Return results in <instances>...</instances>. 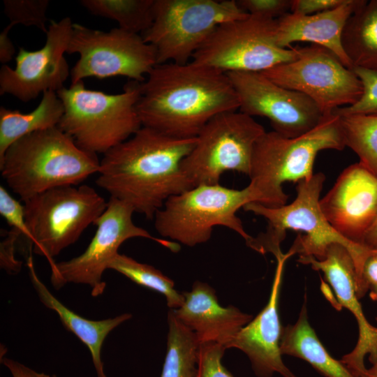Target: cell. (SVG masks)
<instances>
[{
	"mask_svg": "<svg viewBox=\"0 0 377 377\" xmlns=\"http://www.w3.org/2000/svg\"><path fill=\"white\" fill-rule=\"evenodd\" d=\"M376 286H377V251L364 265L357 293L359 299L362 298L369 289Z\"/></svg>",
	"mask_w": 377,
	"mask_h": 377,
	"instance_id": "37",
	"label": "cell"
},
{
	"mask_svg": "<svg viewBox=\"0 0 377 377\" xmlns=\"http://www.w3.org/2000/svg\"><path fill=\"white\" fill-rule=\"evenodd\" d=\"M25 221L32 239L29 251L54 258L74 244L101 216L108 202L88 186H63L42 192L24 202Z\"/></svg>",
	"mask_w": 377,
	"mask_h": 377,
	"instance_id": "8",
	"label": "cell"
},
{
	"mask_svg": "<svg viewBox=\"0 0 377 377\" xmlns=\"http://www.w3.org/2000/svg\"><path fill=\"white\" fill-rule=\"evenodd\" d=\"M249 187L238 190L202 184L169 198L156 213L154 226L163 237L188 246L207 242L213 228L221 226L239 234L250 248L255 238L244 228L236 213L252 202Z\"/></svg>",
	"mask_w": 377,
	"mask_h": 377,
	"instance_id": "7",
	"label": "cell"
},
{
	"mask_svg": "<svg viewBox=\"0 0 377 377\" xmlns=\"http://www.w3.org/2000/svg\"><path fill=\"white\" fill-rule=\"evenodd\" d=\"M297 261L323 272L340 306L355 318L359 331L357 343L352 351L342 357L341 362L355 376L360 377L367 368L365 357L369 355L370 362L377 358V327L367 320L359 302L357 276L350 253L343 246L334 244L327 249L322 260L299 256Z\"/></svg>",
	"mask_w": 377,
	"mask_h": 377,
	"instance_id": "17",
	"label": "cell"
},
{
	"mask_svg": "<svg viewBox=\"0 0 377 377\" xmlns=\"http://www.w3.org/2000/svg\"><path fill=\"white\" fill-rule=\"evenodd\" d=\"M167 353L161 377H198L200 342L171 309L168 316Z\"/></svg>",
	"mask_w": 377,
	"mask_h": 377,
	"instance_id": "26",
	"label": "cell"
},
{
	"mask_svg": "<svg viewBox=\"0 0 377 377\" xmlns=\"http://www.w3.org/2000/svg\"><path fill=\"white\" fill-rule=\"evenodd\" d=\"M108 269L118 272L140 286L163 294L171 309L179 308L184 302L183 294L174 288L173 281L151 265L117 253Z\"/></svg>",
	"mask_w": 377,
	"mask_h": 377,
	"instance_id": "29",
	"label": "cell"
},
{
	"mask_svg": "<svg viewBox=\"0 0 377 377\" xmlns=\"http://www.w3.org/2000/svg\"><path fill=\"white\" fill-rule=\"evenodd\" d=\"M280 349L282 355L302 359L325 377H356L326 350L308 320L306 302L295 323L282 330Z\"/></svg>",
	"mask_w": 377,
	"mask_h": 377,
	"instance_id": "23",
	"label": "cell"
},
{
	"mask_svg": "<svg viewBox=\"0 0 377 377\" xmlns=\"http://www.w3.org/2000/svg\"><path fill=\"white\" fill-rule=\"evenodd\" d=\"M293 256L281 251L274 256L277 264L268 302L258 316L241 329L228 348L241 350L249 357L258 377H297L284 364L280 349L282 330L279 304L285 263Z\"/></svg>",
	"mask_w": 377,
	"mask_h": 377,
	"instance_id": "19",
	"label": "cell"
},
{
	"mask_svg": "<svg viewBox=\"0 0 377 377\" xmlns=\"http://www.w3.org/2000/svg\"><path fill=\"white\" fill-rule=\"evenodd\" d=\"M227 75L238 96L239 111L268 119L273 131L283 136H300L325 116L308 96L280 86L260 72Z\"/></svg>",
	"mask_w": 377,
	"mask_h": 377,
	"instance_id": "15",
	"label": "cell"
},
{
	"mask_svg": "<svg viewBox=\"0 0 377 377\" xmlns=\"http://www.w3.org/2000/svg\"><path fill=\"white\" fill-rule=\"evenodd\" d=\"M346 0H292L290 13L313 15L334 9Z\"/></svg>",
	"mask_w": 377,
	"mask_h": 377,
	"instance_id": "36",
	"label": "cell"
},
{
	"mask_svg": "<svg viewBox=\"0 0 377 377\" xmlns=\"http://www.w3.org/2000/svg\"><path fill=\"white\" fill-rule=\"evenodd\" d=\"M151 27L141 34L157 64H186L221 23L249 13L235 0H154Z\"/></svg>",
	"mask_w": 377,
	"mask_h": 377,
	"instance_id": "9",
	"label": "cell"
},
{
	"mask_svg": "<svg viewBox=\"0 0 377 377\" xmlns=\"http://www.w3.org/2000/svg\"><path fill=\"white\" fill-rule=\"evenodd\" d=\"M21 233L15 228H11L7 232L6 237L0 245V263L1 267L9 273L18 272L22 267V262L15 257V249L17 241Z\"/></svg>",
	"mask_w": 377,
	"mask_h": 377,
	"instance_id": "35",
	"label": "cell"
},
{
	"mask_svg": "<svg viewBox=\"0 0 377 377\" xmlns=\"http://www.w3.org/2000/svg\"><path fill=\"white\" fill-rule=\"evenodd\" d=\"M27 265L32 286L41 303L54 311L65 328L88 348L97 377H107L101 355L103 342L112 330L131 319L132 315L126 313L100 320L87 319L68 309L51 293L36 274L31 253L27 256Z\"/></svg>",
	"mask_w": 377,
	"mask_h": 377,
	"instance_id": "22",
	"label": "cell"
},
{
	"mask_svg": "<svg viewBox=\"0 0 377 377\" xmlns=\"http://www.w3.org/2000/svg\"><path fill=\"white\" fill-rule=\"evenodd\" d=\"M239 108L227 73L192 61L155 66L136 103L142 126L178 138H195L213 117Z\"/></svg>",
	"mask_w": 377,
	"mask_h": 377,
	"instance_id": "2",
	"label": "cell"
},
{
	"mask_svg": "<svg viewBox=\"0 0 377 377\" xmlns=\"http://www.w3.org/2000/svg\"><path fill=\"white\" fill-rule=\"evenodd\" d=\"M320 206L340 235L362 244L377 219V177L360 162L349 165L320 200Z\"/></svg>",
	"mask_w": 377,
	"mask_h": 377,
	"instance_id": "18",
	"label": "cell"
},
{
	"mask_svg": "<svg viewBox=\"0 0 377 377\" xmlns=\"http://www.w3.org/2000/svg\"><path fill=\"white\" fill-rule=\"evenodd\" d=\"M140 82L130 81L122 93L108 94L85 88L83 81L57 91L64 112L57 126L82 149L105 154L141 127L136 103Z\"/></svg>",
	"mask_w": 377,
	"mask_h": 377,
	"instance_id": "6",
	"label": "cell"
},
{
	"mask_svg": "<svg viewBox=\"0 0 377 377\" xmlns=\"http://www.w3.org/2000/svg\"><path fill=\"white\" fill-rule=\"evenodd\" d=\"M13 27V25L9 23L0 34V61L2 65L11 61L15 54V46L9 37L10 30Z\"/></svg>",
	"mask_w": 377,
	"mask_h": 377,
	"instance_id": "39",
	"label": "cell"
},
{
	"mask_svg": "<svg viewBox=\"0 0 377 377\" xmlns=\"http://www.w3.org/2000/svg\"><path fill=\"white\" fill-rule=\"evenodd\" d=\"M342 45L353 68L377 70V0L367 1L349 17Z\"/></svg>",
	"mask_w": 377,
	"mask_h": 377,
	"instance_id": "25",
	"label": "cell"
},
{
	"mask_svg": "<svg viewBox=\"0 0 377 377\" xmlns=\"http://www.w3.org/2000/svg\"><path fill=\"white\" fill-rule=\"evenodd\" d=\"M370 293V296L373 300L377 302V286L372 288Z\"/></svg>",
	"mask_w": 377,
	"mask_h": 377,
	"instance_id": "42",
	"label": "cell"
},
{
	"mask_svg": "<svg viewBox=\"0 0 377 377\" xmlns=\"http://www.w3.org/2000/svg\"><path fill=\"white\" fill-rule=\"evenodd\" d=\"M366 0H346L341 6L313 15L288 13L276 19V42L284 48L294 42H310L323 47L348 68L353 70L342 45V34L351 15Z\"/></svg>",
	"mask_w": 377,
	"mask_h": 377,
	"instance_id": "21",
	"label": "cell"
},
{
	"mask_svg": "<svg viewBox=\"0 0 377 377\" xmlns=\"http://www.w3.org/2000/svg\"><path fill=\"white\" fill-rule=\"evenodd\" d=\"M70 17L50 20L45 45L36 51L19 47L15 67L2 65L0 70V94H10L27 103L47 91H58L71 75L64 54L71 38Z\"/></svg>",
	"mask_w": 377,
	"mask_h": 377,
	"instance_id": "16",
	"label": "cell"
},
{
	"mask_svg": "<svg viewBox=\"0 0 377 377\" xmlns=\"http://www.w3.org/2000/svg\"><path fill=\"white\" fill-rule=\"evenodd\" d=\"M299 51L297 59L261 73L283 87L304 94L325 115L360 98V79L332 52L315 44L299 47Z\"/></svg>",
	"mask_w": 377,
	"mask_h": 377,
	"instance_id": "14",
	"label": "cell"
},
{
	"mask_svg": "<svg viewBox=\"0 0 377 377\" xmlns=\"http://www.w3.org/2000/svg\"><path fill=\"white\" fill-rule=\"evenodd\" d=\"M345 147L340 117L334 113L296 138L266 131L255 146L249 175L252 202L269 207L286 205L288 196L283 190L284 182L310 179L319 151L342 150Z\"/></svg>",
	"mask_w": 377,
	"mask_h": 377,
	"instance_id": "4",
	"label": "cell"
},
{
	"mask_svg": "<svg viewBox=\"0 0 377 377\" xmlns=\"http://www.w3.org/2000/svg\"><path fill=\"white\" fill-rule=\"evenodd\" d=\"M1 362L9 370L13 377H50L12 359L1 357Z\"/></svg>",
	"mask_w": 377,
	"mask_h": 377,
	"instance_id": "38",
	"label": "cell"
},
{
	"mask_svg": "<svg viewBox=\"0 0 377 377\" xmlns=\"http://www.w3.org/2000/svg\"><path fill=\"white\" fill-rule=\"evenodd\" d=\"M276 19L257 15L219 24L195 52L192 61L224 72H263L299 56V47L276 42Z\"/></svg>",
	"mask_w": 377,
	"mask_h": 377,
	"instance_id": "10",
	"label": "cell"
},
{
	"mask_svg": "<svg viewBox=\"0 0 377 377\" xmlns=\"http://www.w3.org/2000/svg\"><path fill=\"white\" fill-rule=\"evenodd\" d=\"M134 209L128 204L112 197L107 208L95 221L96 231L85 251L68 260L54 262L50 265L52 286L59 290L68 283L88 285L93 297L103 294L106 286L102 277L118 253L120 246L134 237L152 239L177 252L180 246L173 242L153 237L133 221Z\"/></svg>",
	"mask_w": 377,
	"mask_h": 377,
	"instance_id": "13",
	"label": "cell"
},
{
	"mask_svg": "<svg viewBox=\"0 0 377 377\" xmlns=\"http://www.w3.org/2000/svg\"><path fill=\"white\" fill-rule=\"evenodd\" d=\"M182 294L184 303L173 311L195 333L200 343L216 342L227 349L241 329L253 319L251 315L234 306H221L215 290L206 283L197 281L191 291Z\"/></svg>",
	"mask_w": 377,
	"mask_h": 377,
	"instance_id": "20",
	"label": "cell"
},
{
	"mask_svg": "<svg viewBox=\"0 0 377 377\" xmlns=\"http://www.w3.org/2000/svg\"><path fill=\"white\" fill-rule=\"evenodd\" d=\"M353 71L362 83V95L354 104L338 108L333 113L339 116L377 114V70L353 68Z\"/></svg>",
	"mask_w": 377,
	"mask_h": 377,
	"instance_id": "31",
	"label": "cell"
},
{
	"mask_svg": "<svg viewBox=\"0 0 377 377\" xmlns=\"http://www.w3.org/2000/svg\"><path fill=\"white\" fill-rule=\"evenodd\" d=\"M371 363V367L366 368L360 377H377V358Z\"/></svg>",
	"mask_w": 377,
	"mask_h": 377,
	"instance_id": "41",
	"label": "cell"
},
{
	"mask_svg": "<svg viewBox=\"0 0 377 377\" xmlns=\"http://www.w3.org/2000/svg\"><path fill=\"white\" fill-rule=\"evenodd\" d=\"M92 15L116 21L119 28L142 34L151 25L154 0H82Z\"/></svg>",
	"mask_w": 377,
	"mask_h": 377,
	"instance_id": "27",
	"label": "cell"
},
{
	"mask_svg": "<svg viewBox=\"0 0 377 377\" xmlns=\"http://www.w3.org/2000/svg\"><path fill=\"white\" fill-rule=\"evenodd\" d=\"M237 2L249 14L276 19L290 10L292 0H238Z\"/></svg>",
	"mask_w": 377,
	"mask_h": 377,
	"instance_id": "34",
	"label": "cell"
},
{
	"mask_svg": "<svg viewBox=\"0 0 377 377\" xmlns=\"http://www.w3.org/2000/svg\"><path fill=\"white\" fill-rule=\"evenodd\" d=\"M346 147L377 177V114L339 116Z\"/></svg>",
	"mask_w": 377,
	"mask_h": 377,
	"instance_id": "28",
	"label": "cell"
},
{
	"mask_svg": "<svg viewBox=\"0 0 377 377\" xmlns=\"http://www.w3.org/2000/svg\"><path fill=\"white\" fill-rule=\"evenodd\" d=\"M377 251V250H376Z\"/></svg>",
	"mask_w": 377,
	"mask_h": 377,
	"instance_id": "45",
	"label": "cell"
},
{
	"mask_svg": "<svg viewBox=\"0 0 377 377\" xmlns=\"http://www.w3.org/2000/svg\"><path fill=\"white\" fill-rule=\"evenodd\" d=\"M52 377H57V376L54 374V375H52Z\"/></svg>",
	"mask_w": 377,
	"mask_h": 377,
	"instance_id": "43",
	"label": "cell"
},
{
	"mask_svg": "<svg viewBox=\"0 0 377 377\" xmlns=\"http://www.w3.org/2000/svg\"><path fill=\"white\" fill-rule=\"evenodd\" d=\"M376 320H377V316H376Z\"/></svg>",
	"mask_w": 377,
	"mask_h": 377,
	"instance_id": "44",
	"label": "cell"
},
{
	"mask_svg": "<svg viewBox=\"0 0 377 377\" xmlns=\"http://www.w3.org/2000/svg\"><path fill=\"white\" fill-rule=\"evenodd\" d=\"M99 168L96 154L80 148L57 126L20 138L0 161L2 177L23 202L55 187L77 185Z\"/></svg>",
	"mask_w": 377,
	"mask_h": 377,
	"instance_id": "3",
	"label": "cell"
},
{
	"mask_svg": "<svg viewBox=\"0 0 377 377\" xmlns=\"http://www.w3.org/2000/svg\"><path fill=\"white\" fill-rule=\"evenodd\" d=\"M66 53L79 54L71 70V84L89 77L114 76L141 83L157 65L151 45L140 34L119 27L103 31L73 23Z\"/></svg>",
	"mask_w": 377,
	"mask_h": 377,
	"instance_id": "12",
	"label": "cell"
},
{
	"mask_svg": "<svg viewBox=\"0 0 377 377\" xmlns=\"http://www.w3.org/2000/svg\"><path fill=\"white\" fill-rule=\"evenodd\" d=\"M0 214L8 224L17 229L29 243L32 237L25 221L24 207L2 186H0Z\"/></svg>",
	"mask_w": 377,
	"mask_h": 377,
	"instance_id": "33",
	"label": "cell"
},
{
	"mask_svg": "<svg viewBox=\"0 0 377 377\" xmlns=\"http://www.w3.org/2000/svg\"><path fill=\"white\" fill-rule=\"evenodd\" d=\"M325 180V175L318 172L310 179L298 182L297 196L289 205L269 207L260 203L249 202L243 207V209L263 216L268 221L266 232L256 238L257 251L262 254L273 253L279 249L288 229L305 234L299 235L290 248V251L294 254L322 260L332 244L343 246L355 264L358 292L364 265L376 250L345 238L328 222L320 206V195Z\"/></svg>",
	"mask_w": 377,
	"mask_h": 377,
	"instance_id": "5",
	"label": "cell"
},
{
	"mask_svg": "<svg viewBox=\"0 0 377 377\" xmlns=\"http://www.w3.org/2000/svg\"><path fill=\"white\" fill-rule=\"evenodd\" d=\"M226 348L212 341L200 343L198 353V377H233L222 364Z\"/></svg>",
	"mask_w": 377,
	"mask_h": 377,
	"instance_id": "32",
	"label": "cell"
},
{
	"mask_svg": "<svg viewBox=\"0 0 377 377\" xmlns=\"http://www.w3.org/2000/svg\"><path fill=\"white\" fill-rule=\"evenodd\" d=\"M195 142L142 126L103 154L96 184L153 219L169 198L193 188L182 163Z\"/></svg>",
	"mask_w": 377,
	"mask_h": 377,
	"instance_id": "1",
	"label": "cell"
},
{
	"mask_svg": "<svg viewBox=\"0 0 377 377\" xmlns=\"http://www.w3.org/2000/svg\"><path fill=\"white\" fill-rule=\"evenodd\" d=\"M64 112L62 101L56 91L43 94L38 105L31 112L0 108V161L7 149L20 138L57 127Z\"/></svg>",
	"mask_w": 377,
	"mask_h": 377,
	"instance_id": "24",
	"label": "cell"
},
{
	"mask_svg": "<svg viewBox=\"0 0 377 377\" xmlns=\"http://www.w3.org/2000/svg\"><path fill=\"white\" fill-rule=\"evenodd\" d=\"M265 132L253 117L240 111L219 114L196 136L182 170L193 187L218 184L227 171L249 176L255 146Z\"/></svg>",
	"mask_w": 377,
	"mask_h": 377,
	"instance_id": "11",
	"label": "cell"
},
{
	"mask_svg": "<svg viewBox=\"0 0 377 377\" xmlns=\"http://www.w3.org/2000/svg\"><path fill=\"white\" fill-rule=\"evenodd\" d=\"M362 244L373 250H377V219L364 235Z\"/></svg>",
	"mask_w": 377,
	"mask_h": 377,
	"instance_id": "40",
	"label": "cell"
},
{
	"mask_svg": "<svg viewBox=\"0 0 377 377\" xmlns=\"http://www.w3.org/2000/svg\"><path fill=\"white\" fill-rule=\"evenodd\" d=\"M48 0H4V13L13 26H34L46 34Z\"/></svg>",
	"mask_w": 377,
	"mask_h": 377,
	"instance_id": "30",
	"label": "cell"
}]
</instances>
